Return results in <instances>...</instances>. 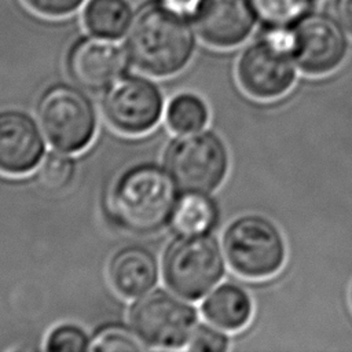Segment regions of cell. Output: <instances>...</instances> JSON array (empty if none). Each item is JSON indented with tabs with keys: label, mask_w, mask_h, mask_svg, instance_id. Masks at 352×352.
Returning a JSON list of instances; mask_svg holds the SVG:
<instances>
[{
	"label": "cell",
	"mask_w": 352,
	"mask_h": 352,
	"mask_svg": "<svg viewBox=\"0 0 352 352\" xmlns=\"http://www.w3.org/2000/svg\"><path fill=\"white\" fill-rule=\"evenodd\" d=\"M176 202V183L168 170L155 164H138L114 183L110 212L120 227L151 234L170 221Z\"/></svg>",
	"instance_id": "cell-1"
},
{
	"label": "cell",
	"mask_w": 352,
	"mask_h": 352,
	"mask_svg": "<svg viewBox=\"0 0 352 352\" xmlns=\"http://www.w3.org/2000/svg\"><path fill=\"white\" fill-rule=\"evenodd\" d=\"M133 66L150 76L168 77L182 72L194 52V36L183 16L164 8L139 14L125 43Z\"/></svg>",
	"instance_id": "cell-2"
},
{
	"label": "cell",
	"mask_w": 352,
	"mask_h": 352,
	"mask_svg": "<svg viewBox=\"0 0 352 352\" xmlns=\"http://www.w3.org/2000/svg\"><path fill=\"white\" fill-rule=\"evenodd\" d=\"M228 151L223 139L213 131L180 133L166 146L164 165L183 191H214L226 179Z\"/></svg>",
	"instance_id": "cell-3"
},
{
	"label": "cell",
	"mask_w": 352,
	"mask_h": 352,
	"mask_svg": "<svg viewBox=\"0 0 352 352\" xmlns=\"http://www.w3.org/2000/svg\"><path fill=\"white\" fill-rule=\"evenodd\" d=\"M292 56V26L268 28L248 45L236 63L242 89L256 99H275L286 94L296 80Z\"/></svg>",
	"instance_id": "cell-4"
},
{
	"label": "cell",
	"mask_w": 352,
	"mask_h": 352,
	"mask_svg": "<svg viewBox=\"0 0 352 352\" xmlns=\"http://www.w3.org/2000/svg\"><path fill=\"white\" fill-rule=\"evenodd\" d=\"M164 280L186 300H199L224 275L220 245L210 234L179 235L164 253Z\"/></svg>",
	"instance_id": "cell-5"
},
{
	"label": "cell",
	"mask_w": 352,
	"mask_h": 352,
	"mask_svg": "<svg viewBox=\"0 0 352 352\" xmlns=\"http://www.w3.org/2000/svg\"><path fill=\"white\" fill-rule=\"evenodd\" d=\"M36 113L48 142L63 153L82 151L95 138V107L76 87L67 84L50 87L40 96Z\"/></svg>",
	"instance_id": "cell-6"
},
{
	"label": "cell",
	"mask_w": 352,
	"mask_h": 352,
	"mask_svg": "<svg viewBox=\"0 0 352 352\" xmlns=\"http://www.w3.org/2000/svg\"><path fill=\"white\" fill-rule=\"evenodd\" d=\"M223 249L231 268L253 279L276 274L286 257L279 228L258 214H245L230 223L223 234Z\"/></svg>",
	"instance_id": "cell-7"
},
{
	"label": "cell",
	"mask_w": 352,
	"mask_h": 352,
	"mask_svg": "<svg viewBox=\"0 0 352 352\" xmlns=\"http://www.w3.org/2000/svg\"><path fill=\"white\" fill-rule=\"evenodd\" d=\"M129 319L132 329L147 346L161 349L187 345L197 326L194 307L165 289L139 296L129 309Z\"/></svg>",
	"instance_id": "cell-8"
},
{
	"label": "cell",
	"mask_w": 352,
	"mask_h": 352,
	"mask_svg": "<svg viewBox=\"0 0 352 352\" xmlns=\"http://www.w3.org/2000/svg\"><path fill=\"white\" fill-rule=\"evenodd\" d=\"M102 110L110 125L126 135L153 129L164 111L161 89L148 78L122 76L104 92Z\"/></svg>",
	"instance_id": "cell-9"
},
{
	"label": "cell",
	"mask_w": 352,
	"mask_h": 352,
	"mask_svg": "<svg viewBox=\"0 0 352 352\" xmlns=\"http://www.w3.org/2000/svg\"><path fill=\"white\" fill-rule=\"evenodd\" d=\"M346 51L344 26L324 14L309 12L292 26V56L305 74L320 76L336 70Z\"/></svg>",
	"instance_id": "cell-10"
},
{
	"label": "cell",
	"mask_w": 352,
	"mask_h": 352,
	"mask_svg": "<svg viewBox=\"0 0 352 352\" xmlns=\"http://www.w3.org/2000/svg\"><path fill=\"white\" fill-rule=\"evenodd\" d=\"M66 66L77 85L91 92H100L122 77L126 70V56L106 37H87L72 47Z\"/></svg>",
	"instance_id": "cell-11"
},
{
	"label": "cell",
	"mask_w": 352,
	"mask_h": 352,
	"mask_svg": "<svg viewBox=\"0 0 352 352\" xmlns=\"http://www.w3.org/2000/svg\"><path fill=\"white\" fill-rule=\"evenodd\" d=\"M45 143L36 121L25 111L0 113V173H30L44 158Z\"/></svg>",
	"instance_id": "cell-12"
},
{
	"label": "cell",
	"mask_w": 352,
	"mask_h": 352,
	"mask_svg": "<svg viewBox=\"0 0 352 352\" xmlns=\"http://www.w3.org/2000/svg\"><path fill=\"white\" fill-rule=\"evenodd\" d=\"M192 16L199 37L221 48L245 41L257 21L250 0H201Z\"/></svg>",
	"instance_id": "cell-13"
},
{
	"label": "cell",
	"mask_w": 352,
	"mask_h": 352,
	"mask_svg": "<svg viewBox=\"0 0 352 352\" xmlns=\"http://www.w3.org/2000/svg\"><path fill=\"white\" fill-rule=\"evenodd\" d=\"M109 279L117 293L124 297H139L157 283V258L143 246H124L109 261Z\"/></svg>",
	"instance_id": "cell-14"
},
{
	"label": "cell",
	"mask_w": 352,
	"mask_h": 352,
	"mask_svg": "<svg viewBox=\"0 0 352 352\" xmlns=\"http://www.w3.org/2000/svg\"><path fill=\"white\" fill-rule=\"evenodd\" d=\"M204 316L221 330H239L248 324L252 316V300L249 294L235 283L217 286L202 302Z\"/></svg>",
	"instance_id": "cell-15"
},
{
	"label": "cell",
	"mask_w": 352,
	"mask_h": 352,
	"mask_svg": "<svg viewBox=\"0 0 352 352\" xmlns=\"http://www.w3.org/2000/svg\"><path fill=\"white\" fill-rule=\"evenodd\" d=\"M217 219V205L209 194L184 191L177 198L169 223L177 235H202L214 228Z\"/></svg>",
	"instance_id": "cell-16"
},
{
	"label": "cell",
	"mask_w": 352,
	"mask_h": 352,
	"mask_svg": "<svg viewBox=\"0 0 352 352\" xmlns=\"http://www.w3.org/2000/svg\"><path fill=\"white\" fill-rule=\"evenodd\" d=\"M85 26L99 37H121L131 25L132 11L125 0H91L84 12Z\"/></svg>",
	"instance_id": "cell-17"
},
{
	"label": "cell",
	"mask_w": 352,
	"mask_h": 352,
	"mask_svg": "<svg viewBox=\"0 0 352 352\" xmlns=\"http://www.w3.org/2000/svg\"><path fill=\"white\" fill-rule=\"evenodd\" d=\"M209 118L206 103L195 94L183 92L170 99L165 120L168 126L176 133L199 131Z\"/></svg>",
	"instance_id": "cell-18"
},
{
	"label": "cell",
	"mask_w": 352,
	"mask_h": 352,
	"mask_svg": "<svg viewBox=\"0 0 352 352\" xmlns=\"http://www.w3.org/2000/svg\"><path fill=\"white\" fill-rule=\"evenodd\" d=\"M256 16L268 28L293 26L311 12L315 0H250Z\"/></svg>",
	"instance_id": "cell-19"
},
{
	"label": "cell",
	"mask_w": 352,
	"mask_h": 352,
	"mask_svg": "<svg viewBox=\"0 0 352 352\" xmlns=\"http://www.w3.org/2000/svg\"><path fill=\"white\" fill-rule=\"evenodd\" d=\"M140 341L133 329L121 323H107L94 333L88 351H142L146 346Z\"/></svg>",
	"instance_id": "cell-20"
},
{
	"label": "cell",
	"mask_w": 352,
	"mask_h": 352,
	"mask_svg": "<svg viewBox=\"0 0 352 352\" xmlns=\"http://www.w3.org/2000/svg\"><path fill=\"white\" fill-rule=\"evenodd\" d=\"M76 172L74 161L67 155V153H50L43 158L40 168V180L52 190H59L66 187Z\"/></svg>",
	"instance_id": "cell-21"
},
{
	"label": "cell",
	"mask_w": 352,
	"mask_h": 352,
	"mask_svg": "<svg viewBox=\"0 0 352 352\" xmlns=\"http://www.w3.org/2000/svg\"><path fill=\"white\" fill-rule=\"evenodd\" d=\"M91 338L77 324L63 323L54 327L45 341V349L51 352H82L88 351Z\"/></svg>",
	"instance_id": "cell-22"
},
{
	"label": "cell",
	"mask_w": 352,
	"mask_h": 352,
	"mask_svg": "<svg viewBox=\"0 0 352 352\" xmlns=\"http://www.w3.org/2000/svg\"><path fill=\"white\" fill-rule=\"evenodd\" d=\"M186 346L197 352H223L228 348V338L223 331L201 323L195 326Z\"/></svg>",
	"instance_id": "cell-23"
},
{
	"label": "cell",
	"mask_w": 352,
	"mask_h": 352,
	"mask_svg": "<svg viewBox=\"0 0 352 352\" xmlns=\"http://www.w3.org/2000/svg\"><path fill=\"white\" fill-rule=\"evenodd\" d=\"M37 12L50 16H62L70 14L81 6L84 0H25Z\"/></svg>",
	"instance_id": "cell-24"
},
{
	"label": "cell",
	"mask_w": 352,
	"mask_h": 352,
	"mask_svg": "<svg viewBox=\"0 0 352 352\" xmlns=\"http://www.w3.org/2000/svg\"><path fill=\"white\" fill-rule=\"evenodd\" d=\"M201 0H161V7L180 15H194L198 10Z\"/></svg>",
	"instance_id": "cell-25"
},
{
	"label": "cell",
	"mask_w": 352,
	"mask_h": 352,
	"mask_svg": "<svg viewBox=\"0 0 352 352\" xmlns=\"http://www.w3.org/2000/svg\"><path fill=\"white\" fill-rule=\"evenodd\" d=\"M337 14L344 29L352 34V0H338Z\"/></svg>",
	"instance_id": "cell-26"
},
{
	"label": "cell",
	"mask_w": 352,
	"mask_h": 352,
	"mask_svg": "<svg viewBox=\"0 0 352 352\" xmlns=\"http://www.w3.org/2000/svg\"><path fill=\"white\" fill-rule=\"evenodd\" d=\"M351 302H352V287H351Z\"/></svg>",
	"instance_id": "cell-27"
}]
</instances>
